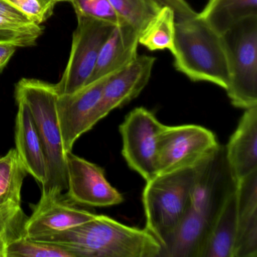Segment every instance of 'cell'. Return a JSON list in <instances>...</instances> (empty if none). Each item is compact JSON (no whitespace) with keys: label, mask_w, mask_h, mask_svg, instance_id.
Instances as JSON below:
<instances>
[{"label":"cell","mask_w":257,"mask_h":257,"mask_svg":"<svg viewBox=\"0 0 257 257\" xmlns=\"http://www.w3.org/2000/svg\"><path fill=\"white\" fill-rule=\"evenodd\" d=\"M37 240L64 246L75 257H160L162 251L147 228L128 226L104 215Z\"/></svg>","instance_id":"cell-1"},{"label":"cell","mask_w":257,"mask_h":257,"mask_svg":"<svg viewBox=\"0 0 257 257\" xmlns=\"http://www.w3.org/2000/svg\"><path fill=\"white\" fill-rule=\"evenodd\" d=\"M174 65L193 82L214 84L226 91L229 84L228 61L222 37L198 13L177 18Z\"/></svg>","instance_id":"cell-2"},{"label":"cell","mask_w":257,"mask_h":257,"mask_svg":"<svg viewBox=\"0 0 257 257\" xmlns=\"http://www.w3.org/2000/svg\"><path fill=\"white\" fill-rule=\"evenodd\" d=\"M59 94L55 84L35 79H22L16 85V100L27 105L41 138L48 165V179L42 192L63 195L67 189L66 154L57 115Z\"/></svg>","instance_id":"cell-3"},{"label":"cell","mask_w":257,"mask_h":257,"mask_svg":"<svg viewBox=\"0 0 257 257\" xmlns=\"http://www.w3.org/2000/svg\"><path fill=\"white\" fill-rule=\"evenodd\" d=\"M196 168L158 174L147 181L143 192L146 228L162 247L190 207Z\"/></svg>","instance_id":"cell-4"},{"label":"cell","mask_w":257,"mask_h":257,"mask_svg":"<svg viewBox=\"0 0 257 257\" xmlns=\"http://www.w3.org/2000/svg\"><path fill=\"white\" fill-rule=\"evenodd\" d=\"M221 37L228 61L226 92L231 104L244 109L257 106V16L236 24Z\"/></svg>","instance_id":"cell-5"},{"label":"cell","mask_w":257,"mask_h":257,"mask_svg":"<svg viewBox=\"0 0 257 257\" xmlns=\"http://www.w3.org/2000/svg\"><path fill=\"white\" fill-rule=\"evenodd\" d=\"M219 146L216 135L202 126L164 125L157 140V175L193 168Z\"/></svg>","instance_id":"cell-6"},{"label":"cell","mask_w":257,"mask_h":257,"mask_svg":"<svg viewBox=\"0 0 257 257\" xmlns=\"http://www.w3.org/2000/svg\"><path fill=\"white\" fill-rule=\"evenodd\" d=\"M76 17L70 58L61 79L55 84L58 94H71L87 85L100 50L115 27L91 18Z\"/></svg>","instance_id":"cell-7"},{"label":"cell","mask_w":257,"mask_h":257,"mask_svg":"<svg viewBox=\"0 0 257 257\" xmlns=\"http://www.w3.org/2000/svg\"><path fill=\"white\" fill-rule=\"evenodd\" d=\"M164 125L153 112L138 107L131 111L119 126L123 157L146 182L157 175V140Z\"/></svg>","instance_id":"cell-8"},{"label":"cell","mask_w":257,"mask_h":257,"mask_svg":"<svg viewBox=\"0 0 257 257\" xmlns=\"http://www.w3.org/2000/svg\"><path fill=\"white\" fill-rule=\"evenodd\" d=\"M195 168L190 206L212 223L224 200L236 186L227 163L225 149L219 146Z\"/></svg>","instance_id":"cell-9"},{"label":"cell","mask_w":257,"mask_h":257,"mask_svg":"<svg viewBox=\"0 0 257 257\" xmlns=\"http://www.w3.org/2000/svg\"><path fill=\"white\" fill-rule=\"evenodd\" d=\"M67 192L73 204L91 207H109L121 204L122 195L108 182L101 167L83 158L66 153Z\"/></svg>","instance_id":"cell-10"},{"label":"cell","mask_w":257,"mask_h":257,"mask_svg":"<svg viewBox=\"0 0 257 257\" xmlns=\"http://www.w3.org/2000/svg\"><path fill=\"white\" fill-rule=\"evenodd\" d=\"M109 76L87 84L71 94L58 95L57 115L65 154L72 152L76 141L91 130V117L100 102Z\"/></svg>","instance_id":"cell-11"},{"label":"cell","mask_w":257,"mask_h":257,"mask_svg":"<svg viewBox=\"0 0 257 257\" xmlns=\"http://www.w3.org/2000/svg\"><path fill=\"white\" fill-rule=\"evenodd\" d=\"M96 215L76 207L63 195L42 192L40 201L33 207L32 214L24 224L22 234L37 240L75 228Z\"/></svg>","instance_id":"cell-12"},{"label":"cell","mask_w":257,"mask_h":257,"mask_svg":"<svg viewBox=\"0 0 257 257\" xmlns=\"http://www.w3.org/2000/svg\"><path fill=\"white\" fill-rule=\"evenodd\" d=\"M156 61L154 57L138 56L125 68L108 78L91 117V129L111 111L127 104L142 92L150 81Z\"/></svg>","instance_id":"cell-13"},{"label":"cell","mask_w":257,"mask_h":257,"mask_svg":"<svg viewBox=\"0 0 257 257\" xmlns=\"http://www.w3.org/2000/svg\"><path fill=\"white\" fill-rule=\"evenodd\" d=\"M237 233L233 257L257 256V170L236 183Z\"/></svg>","instance_id":"cell-14"},{"label":"cell","mask_w":257,"mask_h":257,"mask_svg":"<svg viewBox=\"0 0 257 257\" xmlns=\"http://www.w3.org/2000/svg\"><path fill=\"white\" fill-rule=\"evenodd\" d=\"M18 106L15 127L16 150L28 174L41 186L48 179V165L41 138L28 106L16 100Z\"/></svg>","instance_id":"cell-15"},{"label":"cell","mask_w":257,"mask_h":257,"mask_svg":"<svg viewBox=\"0 0 257 257\" xmlns=\"http://www.w3.org/2000/svg\"><path fill=\"white\" fill-rule=\"evenodd\" d=\"M225 151L235 183L257 170V106L245 109Z\"/></svg>","instance_id":"cell-16"},{"label":"cell","mask_w":257,"mask_h":257,"mask_svg":"<svg viewBox=\"0 0 257 257\" xmlns=\"http://www.w3.org/2000/svg\"><path fill=\"white\" fill-rule=\"evenodd\" d=\"M139 35L127 22L115 26L100 50L87 84L111 76L132 64L138 56Z\"/></svg>","instance_id":"cell-17"},{"label":"cell","mask_w":257,"mask_h":257,"mask_svg":"<svg viewBox=\"0 0 257 257\" xmlns=\"http://www.w3.org/2000/svg\"><path fill=\"white\" fill-rule=\"evenodd\" d=\"M211 224L190 206L162 247L160 257H202Z\"/></svg>","instance_id":"cell-18"},{"label":"cell","mask_w":257,"mask_h":257,"mask_svg":"<svg viewBox=\"0 0 257 257\" xmlns=\"http://www.w3.org/2000/svg\"><path fill=\"white\" fill-rule=\"evenodd\" d=\"M237 233L236 186L228 193L210 226L202 257H233Z\"/></svg>","instance_id":"cell-19"},{"label":"cell","mask_w":257,"mask_h":257,"mask_svg":"<svg viewBox=\"0 0 257 257\" xmlns=\"http://www.w3.org/2000/svg\"><path fill=\"white\" fill-rule=\"evenodd\" d=\"M198 16L219 36L236 24L257 16V0H209Z\"/></svg>","instance_id":"cell-20"},{"label":"cell","mask_w":257,"mask_h":257,"mask_svg":"<svg viewBox=\"0 0 257 257\" xmlns=\"http://www.w3.org/2000/svg\"><path fill=\"white\" fill-rule=\"evenodd\" d=\"M176 13L164 5L140 33L139 44L151 52L174 49Z\"/></svg>","instance_id":"cell-21"},{"label":"cell","mask_w":257,"mask_h":257,"mask_svg":"<svg viewBox=\"0 0 257 257\" xmlns=\"http://www.w3.org/2000/svg\"><path fill=\"white\" fill-rule=\"evenodd\" d=\"M28 175L16 149L0 156V205L22 203V189Z\"/></svg>","instance_id":"cell-22"},{"label":"cell","mask_w":257,"mask_h":257,"mask_svg":"<svg viewBox=\"0 0 257 257\" xmlns=\"http://www.w3.org/2000/svg\"><path fill=\"white\" fill-rule=\"evenodd\" d=\"M109 1L124 22L132 25L139 34L164 6L160 0Z\"/></svg>","instance_id":"cell-23"},{"label":"cell","mask_w":257,"mask_h":257,"mask_svg":"<svg viewBox=\"0 0 257 257\" xmlns=\"http://www.w3.org/2000/svg\"><path fill=\"white\" fill-rule=\"evenodd\" d=\"M7 257H75L67 248L55 243L33 240L23 234L11 236Z\"/></svg>","instance_id":"cell-24"},{"label":"cell","mask_w":257,"mask_h":257,"mask_svg":"<svg viewBox=\"0 0 257 257\" xmlns=\"http://www.w3.org/2000/svg\"><path fill=\"white\" fill-rule=\"evenodd\" d=\"M44 28L34 23L23 24L0 18V43H11L18 47H31L37 43Z\"/></svg>","instance_id":"cell-25"},{"label":"cell","mask_w":257,"mask_h":257,"mask_svg":"<svg viewBox=\"0 0 257 257\" xmlns=\"http://www.w3.org/2000/svg\"><path fill=\"white\" fill-rule=\"evenodd\" d=\"M76 16H84L118 26L124 20L109 0H72Z\"/></svg>","instance_id":"cell-26"},{"label":"cell","mask_w":257,"mask_h":257,"mask_svg":"<svg viewBox=\"0 0 257 257\" xmlns=\"http://www.w3.org/2000/svg\"><path fill=\"white\" fill-rule=\"evenodd\" d=\"M28 18L32 23L40 25L52 16L55 10L54 0H7Z\"/></svg>","instance_id":"cell-27"},{"label":"cell","mask_w":257,"mask_h":257,"mask_svg":"<svg viewBox=\"0 0 257 257\" xmlns=\"http://www.w3.org/2000/svg\"><path fill=\"white\" fill-rule=\"evenodd\" d=\"M22 205L9 203L0 205V228L1 227H16L22 217Z\"/></svg>","instance_id":"cell-28"},{"label":"cell","mask_w":257,"mask_h":257,"mask_svg":"<svg viewBox=\"0 0 257 257\" xmlns=\"http://www.w3.org/2000/svg\"><path fill=\"white\" fill-rule=\"evenodd\" d=\"M0 18L9 19L19 23H32L23 13L15 8L7 0H0Z\"/></svg>","instance_id":"cell-29"},{"label":"cell","mask_w":257,"mask_h":257,"mask_svg":"<svg viewBox=\"0 0 257 257\" xmlns=\"http://www.w3.org/2000/svg\"><path fill=\"white\" fill-rule=\"evenodd\" d=\"M17 48L19 47L13 43H0V73L7 67Z\"/></svg>","instance_id":"cell-30"},{"label":"cell","mask_w":257,"mask_h":257,"mask_svg":"<svg viewBox=\"0 0 257 257\" xmlns=\"http://www.w3.org/2000/svg\"><path fill=\"white\" fill-rule=\"evenodd\" d=\"M13 228L1 227L0 228V257H7V246L12 235Z\"/></svg>","instance_id":"cell-31"},{"label":"cell","mask_w":257,"mask_h":257,"mask_svg":"<svg viewBox=\"0 0 257 257\" xmlns=\"http://www.w3.org/2000/svg\"><path fill=\"white\" fill-rule=\"evenodd\" d=\"M72 0H54V2L55 3V4H58V3L60 2H71Z\"/></svg>","instance_id":"cell-32"}]
</instances>
